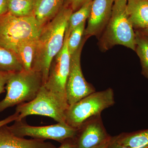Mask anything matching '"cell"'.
Returning a JSON list of instances; mask_svg holds the SVG:
<instances>
[{
  "label": "cell",
  "instance_id": "17",
  "mask_svg": "<svg viewBox=\"0 0 148 148\" xmlns=\"http://www.w3.org/2000/svg\"><path fill=\"white\" fill-rule=\"evenodd\" d=\"M135 31V51L140 59L142 75L148 79V37L140 30Z\"/></svg>",
  "mask_w": 148,
  "mask_h": 148
},
{
  "label": "cell",
  "instance_id": "11",
  "mask_svg": "<svg viewBox=\"0 0 148 148\" xmlns=\"http://www.w3.org/2000/svg\"><path fill=\"white\" fill-rule=\"evenodd\" d=\"M114 0H92L90 15L84 36L99 38L110 18Z\"/></svg>",
  "mask_w": 148,
  "mask_h": 148
},
{
  "label": "cell",
  "instance_id": "5",
  "mask_svg": "<svg viewBox=\"0 0 148 148\" xmlns=\"http://www.w3.org/2000/svg\"><path fill=\"white\" fill-rule=\"evenodd\" d=\"M114 104L112 88L95 91L69 106L65 112V121L70 126L79 129L85 122L93 117L101 115L104 110Z\"/></svg>",
  "mask_w": 148,
  "mask_h": 148
},
{
  "label": "cell",
  "instance_id": "2",
  "mask_svg": "<svg viewBox=\"0 0 148 148\" xmlns=\"http://www.w3.org/2000/svg\"><path fill=\"white\" fill-rule=\"evenodd\" d=\"M127 0H114L109 22L99 37L98 45L105 52L121 45L135 51V31L126 11Z\"/></svg>",
  "mask_w": 148,
  "mask_h": 148
},
{
  "label": "cell",
  "instance_id": "25",
  "mask_svg": "<svg viewBox=\"0 0 148 148\" xmlns=\"http://www.w3.org/2000/svg\"><path fill=\"white\" fill-rule=\"evenodd\" d=\"M57 148H76L75 138L65 140L61 143V145Z\"/></svg>",
  "mask_w": 148,
  "mask_h": 148
},
{
  "label": "cell",
  "instance_id": "30",
  "mask_svg": "<svg viewBox=\"0 0 148 148\" xmlns=\"http://www.w3.org/2000/svg\"><path fill=\"white\" fill-rule=\"evenodd\" d=\"M25 1H29V0H25Z\"/></svg>",
  "mask_w": 148,
  "mask_h": 148
},
{
  "label": "cell",
  "instance_id": "14",
  "mask_svg": "<svg viewBox=\"0 0 148 148\" xmlns=\"http://www.w3.org/2000/svg\"><path fill=\"white\" fill-rule=\"evenodd\" d=\"M66 0H35L34 16L42 27L54 18Z\"/></svg>",
  "mask_w": 148,
  "mask_h": 148
},
{
  "label": "cell",
  "instance_id": "7",
  "mask_svg": "<svg viewBox=\"0 0 148 148\" xmlns=\"http://www.w3.org/2000/svg\"><path fill=\"white\" fill-rule=\"evenodd\" d=\"M7 126L11 132L18 137L53 140L61 143L75 138L78 131V129L70 126L66 122L47 126H34L29 125L22 119L15 121L13 125Z\"/></svg>",
  "mask_w": 148,
  "mask_h": 148
},
{
  "label": "cell",
  "instance_id": "29",
  "mask_svg": "<svg viewBox=\"0 0 148 148\" xmlns=\"http://www.w3.org/2000/svg\"><path fill=\"white\" fill-rule=\"evenodd\" d=\"M140 31H141L144 34L146 35V36H147L148 37V28L142 29V30H140Z\"/></svg>",
  "mask_w": 148,
  "mask_h": 148
},
{
  "label": "cell",
  "instance_id": "13",
  "mask_svg": "<svg viewBox=\"0 0 148 148\" xmlns=\"http://www.w3.org/2000/svg\"><path fill=\"white\" fill-rule=\"evenodd\" d=\"M126 11L134 29L148 28V0H127Z\"/></svg>",
  "mask_w": 148,
  "mask_h": 148
},
{
  "label": "cell",
  "instance_id": "16",
  "mask_svg": "<svg viewBox=\"0 0 148 148\" xmlns=\"http://www.w3.org/2000/svg\"><path fill=\"white\" fill-rule=\"evenodd\" d=\"M38 38L29 40L22 43L16 49L15 54L22 64L24 71L32 70Z\"/></svg>",
  "mask_w": 148,
  "mask_h": 148
},
{
  "label": "cell",
  "instance_id": "9",
  "mask_svg": "<svg viewBox=\"0 0 148 148\" xmlns=\"http://www.w3.org/2000/svg\"><path fill=\"white\" fill-rule=\"evenodd\" d=\"M87 39L83 36L79 47L71 55L70 71L66 86V98L69 106L95 91V88L85 79L81 66L82 51Z\"/></svg>",
  "mask_w": 148,
  "mask_h": 148
},
{
  "label": "cell",
  "instance_id": "19",
  "mask_svg": "<svg viewBox=\"0 0 148 148\" xmlns=\"http://www.w3.org/2000/svg\"><path fill=\"white\" fill-rule=\"evenodd\" d=\"M35 2V0H8V12L17 17L34 15Z\"/></svg>",
  "mask_w": 148,
  "mask_h": 148
},
{
  "label": "cell",
  "instance_id": "28",
  "mask_svg": "<svg viewBox=\"0 0 148 148\" xmlns=\"http://www.w3.org/2000/svg\"><path fill=\"white\" fill-rule=\"evenodd\" d=\"M111 138V136L108 140H106L105 142H103V143H101L99 145L95 147L94 148H108Z\"/></svg>",
  "mask_w": 148,
  "mask_h": 148
},
{
  "label": "cell",
  "instance_id": "10",
  "mask_svg": "<svg viewBox=\"0 0 148 148\" xmlns=\"http://www.w3.org/2000/svg\"><path fill=\"white\" fill-rule=\"evenodd\" d=\"M110 137L104 126L101 115L93 117L79 128L75 138L76 148H94Z\"/></svg>",
  "mask_w": 148,
  "mask_h": 148
},
{
  "label": "cell",
  "instance_id": "20",
  "mask_svg": "<svg viewBox=\"0 0 148 148\" xmlns=\"http://www.w3.org/2000/svg\"><path fill=\"white\" fill-rule=\"evenodd\" d=\"M92 1L85 3L77 10L73 12L70 16L67 27V31L71 34L76 27L83 22H86L90 15Z\"/></svg>",
  "mask_w": 148,
  "mask_h": 148
},
{
  "label": "cell",
  "instance_id": "3",
  "mask_svg": "<svg viewBox=\"0 0 148 148\" xmlns=\"http://www.w3.org/2000/svg\"><path fill=\"white\" fill-rule=\"evenodd\" d=\"M42 28L34 15L17 17L7 12L0 16V46L15 53L21 43L38 38Z\"/></svg>",
  "mask_w": 148,
  "mask_h": 148
},
{
  "label": "cell",
  "instance_id": "22",
  "mask_svg": "<svg viewBox=\"0 0 148 148\" xmlns=\"http://www.w3.org/2000/svg\"><path fill=\"white\" fill-rule=\"evenodd\" d=\"M90 1L92 0H66L64 5L71 8L73 12L77 10L85 3Z\"/></svg>",
  "mask_w": 148,
  "mask_h": 148
},
{
  "label": "cell",
  "instance_id": "15",
  "mask_svg": "<svg viewBox=\"0 0 148 148\" xmlns=\"http://www.w3.org/2000/svg\"><path fill=\"white\" fill-rule=\"evenodd\" d=\"M118 142L132 148H148V129L132 132H123L114 136Z\"/></svg>",
  "mask_w": 148,
  "mask_h": 148
},
{
  "label": "cell",
  "instance_id": "21",
  "mask_svg": "<svg viewBox=\"0 0 148 148\" xmlns=\"http://www.w3.org/2000/svg\"><path fill=\"white\" fill-rule=\"evenodd\" d=\"M86 22L80 24L71 32L68 40V47L70 54L75 53L82 42L85 29Z\"/></svg>",
  "mask_w": 148,
  "mask_h": 148
},
{
  "label": "cell",
  "instance_id": "24",
  "mask_svg": "<svg viewBox=\"0 0 148 148\" xmlns=\"http://www.w3.org/2000/svg\"><path fill=\"white\" fill-rule=\"evenodd\" d=\"M18 114L15 112L14 114L6 118L5 119L0 121V127L6 125L12 122L15 121L18 119Z\"/></svg>",
  "mask_w": 148,
  "mask_h": 148
},
{
  "label": "cell",
  "instance_id": "26",
  "mask_svg": "<svg viewBox=\"0 0 148 148\" xmlns=\"http://www.w3.org/2000/svg\"><path fill=\"white\" fill-rule=\"evenodd\" d=\"M108 148H132L126 147L118 142L114 137H111Z\"/></svg>",
  "mask_w": 148,
  "mask_h": 148
},
{
  "label": "cell",
  "instance_id": "18",
  "mask_svg": "<svg viewBox=\"0 0 148 148\" xmlns=\"http://www.w3.org/2000/svg\"><path fill=\"white\" fill-rule=\"evenodd\" d=\"M23 70V66L16 54L0 46V71L13 73Z\"/></svg>",
  "mask_w": 148,
  "mask_h": 148
},
{
  "label": "cell",
  "instance_id": "23",
  "mask_svg": "<svg viewBox=\"0 0 148 148\" xmlns=\"http://www.w3.org/2000/svg\"><path fill=\"white\" fill-rule=\"evenodd\" d=\"M12 73L0 71V95L4 92L6 84Z\"/></svg>",
  "mask_w": 148,
  "mask_h": 148
},
{
  "label": "cell",
  "instance_id": "8",
  "mask_svg": "<svg viewBox=\"0 0 148 148\" xmlns=\"http://www.w3.org/2000/svg\"><path fill=\"white\" fill-rule=\"evenodd\" d=\"M69 35L66 29L64 45L53 58L51 64L47 80L43 85L47 89L67 103L66 86L70 71L71 57L68 47Z\"/></svg>",
  "mask_w": 148,
  "mask_h": 148
},
{
  "label": "cell",
  "instance_id": "12",
  "mask_svg": "<svg viewBox=\"0 0 148 148\" xmlns=\"http://www.w3.org/2000/svg\"><path fill=\"white\" fill-rule=\"evenodd\" d=\"M0 148H57L54 145L40 139H26L13 134L7 125L0 127Z\"/></svg>",
  "mask_w": 148,
  "mask_h": 148
},
{
  "label": "cell",
  "instance_id": "27",
  "mask_svg": "<svg viewBox=\"0 0 148 148\" xmlns=\"http://www.w3.org/2000/svg\"><path fill=\"white\" fill-rule=\"evenodd\" d=\"M8 0H0V16L8 12Z\"/></svg>",
  "mask_w": 148,
  "mask_h": 148
},
{
  "label": "cell",
  "instance_id": "4",
  "mask_svg": "<svg viewBox=\"0 0 148 148\" xmlns=\"http://www.w3.org/2000/svg\"><path fill=\"white\" fill-rule=\"evenodd\" d=\"M43 85L41 75L34 70L12 73L6 84L5 98L0 101V113L34 100Z\"/></svg>",
  "mask_w": 148,
  "mask_h": 148
},
{
  "label": "cell",
  "instance_id": "1",
  "mask_svg": "<svg viewBox=\"0 0 148 148\" xmlns=\"http://www.w3.org/2000/svg\"><path fill=\"white\" fill-rule=\"evenodd\" d=\"M73 11L64 5L56 16L42 27L38 40L32 70L40 73L43 85L48 77L53 58L64 45L69 18Z\"/></svg>",
  "mask_w": 148,
  "mask_h": 148
},
{
  "label": "cell",
  "instance_id": "6",
  "mask_svg": "<svg viewBox=\"0 0 148 148\" xmlns=\"http://www.w3.org/2000/svg\"><path fill=\"white\" fill-rule=\"evenodd\" d=\"M69 106L67 102L43 85L34 100L17 105L15 112L18 116L16 120L36 115L49 117L58 123L66 122L65 112Z\"/></svg>",
  "mask_w": 148,
  "mask_h": 148
}]
</instances>
